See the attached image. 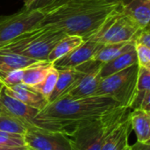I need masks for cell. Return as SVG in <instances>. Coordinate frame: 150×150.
I'll return each instance as SVG.
<instances>
[{
  "instance_id": "6da1fadb",
  "label": "cell",
  "mask_w": 150,
  "mask_h": 150,
  "mask_svg": "<svg viewBox=\"0 0 150 150\" xmlns=\"http://www.w3.org/2000/svg\"><path fill=\"white\" fill-rule=\"evenodd\" d=\"M120 8V4L105 0H69L45 13L40 25H49L87 40Z\"/></svg>"
},
{
  "instance_id": "7a4b0ae2",
  "label": "cell",
  "mask_w": 150,
  "mask_h": 150,
  "mask_svg": "<svg viewBox=\"0 0 150 150\" xmlns=\"http://www.w3.org/2000/svg\"><path fill=\"white\" fill-rule=\"evenodd\" d=\"M118 106L120 105L115 100L105 96L79 99L60 98L40 111L33 123L35 127L68 135L79 125Z\"/></svg>"
},
{
  "instance_id": "3957f363",
  "label": "cell",
  "mask_w": 150,
  "mask_h": 150,
  "mask_svg": "<svg viewBox=\"0 0 150 150\" xmlns=\"http://www.w3.org/2000/svg\"><path fill=\"white\" fill-rule=\"evenodd\" d=\"M129 108L118 106L76 127L69 137L71 150H100L107 134L128 114Z\"/></svg>"
},
{
  "instance_id": "277c9868",
  "label": "cell",
  "mask_w": 150,
  "mask_h": 150,
  "mask_svg": "<svg viewBox=\"0 0 150 150\" xmlns=\"http://www.w3.org/2000/svg\"><path fill=\"white\" fill-rule=\"evenodd\" d=\"M66 35L54 27L40 25L18 36L11 43L0 48V50L40 62H47L50 52Z\"/></svg>"
},
{
  "instance_id": "5b68a950",
  "label": "cell",
  "mask_w": 150,
  "mask_h": 150,
  "mask_svg": "<svg viewBox=\"0 0 150 150\" xmlns=\"http://www.w3.org/2000/svg\"><path fill=\"white\" fill-rule=\"evenodd\" d=\"M138 70L137 63L101 79L94 96L109 97L120 106L130 109L136 93Z\"/></svg>"
},
{
  "instance_id": "8992f818",
  "label": "cell",
  "mask_w": 150,
  "mask_h": 150,
  "mask_svg": "<svg viewBox=\"0 0 150 150\" xmlns=\"http://www.w3.org/2000/svg\"><path fill=\"white\" fill-rule=\"evenodd\" d=\"M43 18L44 13L40 11L25 8L11 15L0 16V48L40 26Z\"/></svg>"
},
{
  "instance_id": "52a82bcc",
  "label": "cell",
  "mask_w": 150,
  "mask_h": 150,
  "mask_svg": "<svg viewBox=\"0 0 150 150\" xmlns=\"http://www.w3.org/2000/svg\"><path fill=\"white\" fill-rule=\"evenodd\" d=\"M140 30V26L120 8L106 20L101 29L91 39L102 45L134 41Z\"/></svg>"
},
{
  "instance_id": "ba28073f",
  "label": "cell",
  "mask_w": 150,
  "mask_h": 150,
  "mask_svg": "<svg viewBox=\"0 0 150 150\" xmlns=\"http://www.w3.org/2000/svg\"><path fill=\"white\" fill-rule=\"evenodd\" d=\"M102 64L99 62L90 60L75 68L82 74L60 98L79 99L94 96L101 80L99 70Z\"/></svg>"
},
{
  "instance_id": "9c48e42d",
  "label": "cell",
  "mask_w": 150,
  "mask_h": 150,
  "mask_svg": "<svg viewBox=\"0 0 150 150\" xmlns=\"http://www.w3.org/2000/svg\"><path fill=\"white\" fill-rule=\"evenodd\" d=\"M24 140L31 150H71L70 141L66 134L35 126L26 129Z\"/></svg>"
},
{
  "instance_id": "30bf717a",
  "label": "cell",
  "mask_w": 150,
  "mask_h": 150,
  "mask_svg": "<svg viewBox=\"0 0 150 150\" xmlns=\"http://www.w3.org/2000/svg\"><path fill=\"white\" fill-rule=\"evenodd\" d=\"M39 112L38 109L30 107L9 96L4 89L0 93V114L18 120L27 128L34 126L33 120Z\"/></svg>"
},
{
  "instance_id": "8fae6325",
  "label": "cell",
  "mask_w": 150,
  "mask_h": 150,
  "mask_svg": "<svg viewBox=\"0 0 150 150\" xmlns=\"http://www.w3.org/2000/svg\"><path fill=\"white\" fill-rule=\"evenodd\" d=\"M101 47L102 44L99 42L89 39L52 64L56 69H75L77 66L92 60L93 56Z\"/></svg>"
},
{
  "instance_id": "7c38bea8",
  "label": "cell",
  "mask_w": 150,
  "mask_h": 150,
  "mask_svg": "<svg viewBox=\"0 0 150 150\" xmlns=\"http://www.w3.org/2000/svg\"><path fill=\"white\" fill-rule=\"evenodd\" d=\"M4 89L9 96L39 111H41L48 104L47 98L22 83L11 87H4Z\"/></svg>"
},
{
  "instance_id": "4fadbf2b",
  "label": "cell",
  "mask_w": 150,
  "mask_h": 150,
  "mask_svg": "<svg viewBox=\"0 0 150 150\" xmlns=\"http://www.w3.org/2000/svg\"><path fill=\"white\" fill-rule=\"evenodd\" d=\"M129 114L107 134L100 150H123L129 144L128 137L132 129Z\"/></svg>"
},
{
  "instance_id": "5bb4252c",
  "label": "cell",
  "mask_w": 150,
  "mask_h": 150,
  "mask_svg": "<svg viewBox=\"0 0 150 150\" xmlns=\"http://www.w3.org/2000/svg\"><path fill=\"white\" fill-rule=\"evenodd\" d=\"M121 10L141 29L149 26L150 0H130L127 4L122 5Z\"/></svg>"
},
{
  "instance_id": "9a60e30c",
  "label": "cell",
  "mask_w": 150,
  "mask_h": 150,
  "mask_svg": "<svg viewBox=\"0 0 150 150\" xmlns=\"http://www.w3.org/2000/svg\"><path fill=\"white\" fill-rule=\"evenodd\" d=\"M137 63L138 62H137V55H136L135 48L133 47L124 52L123 54H120L119 56L115 57L114 59L111 60L110 62L103 63L99 70L100 78L101 79L105 78L112 74L120 72Z\"/></svg>"
},
{
  "instance_id": "2e32d148",
  "label": "cell",
  "mask_w": 150,
  "mask_h": 150,
  "mask_svg": "<svg viewBox=\"0 0 150 150\" xmlns=\"http://www.w3.org/2000/svg\"><path fill=\"white\" fill-rule=\"evenodd\" d=\"M40 61L0 50V80L11 71L24 69Z\"/></svg>"
},
{
  "instance_id": "e0dca14e",
  "label": "cell",
  "mask_w": 150,
  "mask_h": 150,
  "mask_svg": "<svg viewBox=\"0 0 150 150\" xmlns=\"http://www.w3.org/2000/svg\"><path fill=\"white\" fill-rule=\"evenodd\" d=\"M129 117L131 128L136 134L137 142L150 144V113L136 109L130 112Z\"/></svg>"
},
{
  "instance_id": "ac0fdd59",
  "label": "cell",
  "mask_w": 150,
  "mask_h": 150,
  "mask_svg": "<svg viewBox=\"0 0 150 150\" xmlns=\"http://www.w3.org/2000/svg\"><path fill=\"white\" fill-rule=\"evenodd\" d=\"M58 77L56 80L55 86L51 95L49 96L47 101L48 103L54 102L58 99L81 76V72L76 69H57Z\"/></svg>"
},
{
  "instance_id": "d6986e66",
  "label": "cell",
  "mask_w": 150,
  "mask_h": 150,
  "mask_svg": "<svg viewBox=\"0 0 150 150\" xmlns=\"http://www.w3.org/2000/svg\"><path fill=\"white\" fill-rule=\"evenodd\" d=\"M52 66L53 64L48 62H40L24 69L22 83L29 87H33L40 83Z\"/></svg>"
},
{
  "instance_id": "ffe728a7",
  "label": "cell",
  "mask_w": 150,
  "mask_h": 150,
  "mask_svg": "<svg viewBox=\"0 0 150 150\" xmlns=\"http://www.w3.org/2000/svg\"><path fill=\"white\" fill-rule=\"evenodd\" d=\"M133 47H134V41L102 45L93 56L92 60L101 63H105Z\"/></svg>"
},
{
  "instance_id": "44dd1931",
  "label": "cell",
  "mask_w": 150,
  "mask_h": 150,
  "mask_svg": "<svg viewBox=\"0 0 150 150\" xmlns=\"http://www.w3.org/2000/svg\"><path fill=\"white\" fill-rule=\"evenodd\" d=\"M83 41L84 40L81 37L75 35H66L54 46L53 50L50 52L47 57V62L50 63L54 62L58 59L69 54L79 45H81Z\"/></svg>"
},
{
  "instance_id": "7402d4cb",
  "label": "cell",
  "mask_w": 150,
  "mask_h": 150,
  "mask_svg": "<svg viewBox=\"0 0 150 150\" xmlns=\"http://www.w3.org/2000/svg\"><path fill=\"white\" fill-rule=\"evenodd\" d=\"M57 77H58V70L54 66H52L49 71L47 72L46 77L43 79V81L40 83L31 88L33 89L38 93H40V95H42L47 100L52 91H54Z\"/></svg>"
},
{
  "instance_id": "603a6c76",
  "label": "cell",
  "mask_w": 150,
  "mask_h": 150,
  "mask_svg": "<svg viewBox=\"0 0 150 150\" xmlns=\"http://www.w3.org/2000/svg\"><path fill=\"white\" fill-rule=\"evenodd\" d=\"M27 127L18 120L11 117L0 114V131L24 135Z\"/></svg>"
},
{
  "instance_id": "cb8c5ba5",
  "label": "cell",
  "mask_w": 150,
  "mask_h": 150,
  "mask_svg": "<svg viewBox=\"0 0 150 150\" xmlns=\"http://www.w3.org/2000/svg\"><path fill=\"white\" fill-rule=\"evenodd\" d=\"M149 91H150V69L139 66L136 93H145Z\"/></svg>"
},
{
  "instance_id": "d4e9b609",
  "label": "cell",
  "mask_w": 150,
  "mask_h": 150,
  "mask_svg": "<svg viewBox=\"0 0 150 150\" xmlns=\"http://www.w3.org/2000/svg\"><path fill=\"white\" fill-rule=\"evenodd\" d=\"M69 0H35V2L31 5L29 9L38 10L44 14L49 11H52L62 4L67 3Z\"/></svg>"
},
{
  "instance_id": "484cf974",
  "label": "cell",
  "mask_w": 150,
  "mask_h": 150,
  "mask_svg": "<svg viewBox=\"0 0 150 150\" xmlns=\"http://www.w3.org/2000/svg\"><path fill=\"white\" fill-rule=\"evenodd\" d=\"M0 145L24 147L25 146L24 135L0 131Z\"/></svg>"
},
{
  "instance_id": "4316f807",
  "label": "cell",
  "mask_w": 150,
  "mask_h": 150,
  "mask_svg": "<svg viewBox=\"0 0 150 150\" xmlns=\"http://www.w3.org/2000/svg\"><path fill=\"white\" fill-rule=\"evenodd\" d=\"M134 48L137 55V62L140 67L150 69V47L134 43Z\"/></svg>"
},
{
  "instance_id": "83f0119b",
  "label": "cell",
  "mask_w": 150,
  "mask_h": 150,
  "mask_svg": "<svg viewBox=\"0 0 150 150\" xmlns=\"http://www.w3.org/2000/svg\"><path fill=\"white\" fill-rule=\"evenodd\" d=\"M23 77V69H18L10 72L4 78L1 79L4 87H11L16 84L22 83Z\"/></svg>"
},
{
  "instance_id": "f1b7e54d",
  "label": "cell",
  "mask_w": 150,
  "mask_h": 150,
  "mask_svg": "<svg viewBox=\"0 0 150 150\" xmlns=\"http://www.w3.org/2000/svg\"><path fill=\"white\" fill-rule=\"evenodd\" d=\"M134 43L142 44L150 47V31L149 26H147L143 29H141L134 40Z\"/></svg>"
},
{
  "instance_id": "f546056e",
  "label": "cell",
  "mask_w": 150,
  "mask_h": 150,
  "mask_svg": "<svg viewBox=\"0 0 150 150\" xmlns=\"http://www.w3.org/2000/svg\"><path fill=\"white\" fill-rule=\"evenodd\" d=\"M140 109L143 110L144 112H146L148 113H150V91L145 94V96L142 101Z\"/></svg>"
},
{
  "instance_id": "4dcf8cb0",
  "label": "cell",
  "mask_w": 150,
  "mask_h": 150,
  "mask_svg": "<svg viewBox=\"0 0 150 150\" xmlns=\"http://www.w3.org/2000/svg\"><path fill=\"white\" fill-rule=\"evenodd\" d=\"M131 150H150V144L142 143V142H135L134 145L130 146Z\"/></svg>"
},
{
  "instance_id": "1f68e13d",
  "label": "cell",
  "mask_w": 150,
  "mask_h": 150,
  "mask_svg": "<svg viewBox=\"0 0 150 150\" xmlns=\"http://www.w3.org/2000/svg\"><path fill=\"white\" fill-rule=\"evenodd\" d=\"M26 146L24 147H17V146H7V145H0V150H29Z\"/></svg>"
},
{
  "instance_id": "d6a6232c",
  "label": "cell",
  "mask_w": 150,
  "mask_h": 150,
  "mask_svg": "<svg viewBox=\"0 0 150 150\" xmlns=\"http://www.w3.org/2000/svg\"><path fill=\"white\" fill-rule=\"evenodd\" d=\"M35 2V0H24V4H25V9H29L31 7V5Z\"/></svg>"
},
{
  "instance_id": "836d02e7",
  "label": "cell",
  "mask_w": 150,
  "mask_h": 150,
  "mask_svg": "<svg viewBox=\"0 0 150 150\" xmlns=\"http://www.w3.org/2000/svg\"><path fill=\"white\" fill-rule=\"evenodd\" d=\"M107 2H111V3H119L120 4V0H105Z\"/></svg>"
},
{
  "instance_id": "e575fe53",
  "label": "cell",
  "mask_w": 150,
  "mask_h": 150,
  "mask_svg": "<svg viewBox=\"0 0 150 150\" xmlns=\"http://www.w3.org/2000/svg\"><path fill=\"white\" fill-rule=\"evenodd\" d=\"M4 84H3V83H2V81L0 80V93L2 92V91H3V89H4Z\"/></svg>"
},
{
  "instance_id": "d590c367",
  "label": "cell",
  "mask_w": 150,
  "mask_h": 150,
  "mask_svg": "<svg viewBox=\"0 0 150 150\" xmlns=\"http://www.w3.org/2000/svg\"><path fill=\"white\" fill-rule=\"evenodd\" d=\"M123 150H131V147H130V145L128 144V145H127V147H126V148H125Z\"/></svg>"
},
{
  "instance_id": "8d00e7d4",
  "label": "cell",
  "mask_w": 150,
  "mask_h": 150,
  "mask_svg": "<svg viewBox=\"0 0 150 150\" xmlns=\"http://www.w3.org/2000/svg\"><path fill=\"white\" fill-rule=\"evenodd\" d=\"M29 150H31V149H29Z\"/></svg>"
}]
</instances>
